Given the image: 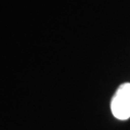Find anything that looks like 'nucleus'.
Here are the masks:
<instances>
[{
  "label": "nucleus",
  "instance_id": "1",
  "mask_svg": "<svg viewBox=\"0 0 130 130\" xmlns=\"http://www.w3.org/2000/svg\"><path fill=\"white\" fill-rule=\"evenodd\" d=\"M111 109L117 119L127 120L130 118V83H125L118 87L112 99Z\"/></svg>",
  "mask_w": 130,
  "mask_h": 130
}]
</instances>
